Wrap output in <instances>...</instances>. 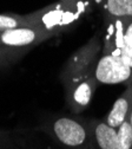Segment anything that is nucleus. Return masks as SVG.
Instances as JSON below:
<instances>
[{"mask_svg": "<svg viewBox=\"0 0 132 149\" xmlns=\"http://www.w3.org/2000/svg\"><path fill=\"white\" fill-rule=\"evenodd\" d=\"M103 51V42L96 34L80 49H78L65 63L60 79L65 90V100L73 114L84 111L91 103L99 85L94 68Z\"/></svg>", "mask_w": 132, "mask_h": 149, "instance_id": "nucleus-1", "label": "nucleus"}, {"mask_svg": "<svg viewBox=\"0 0 132 149\" xmlns=\"http://www.w3.org/2000/svg\"><path fill=\"white\" fill-rule=\"evenodd\" d=\"M48 125L51 135L67 149H90L92 146L88 124L78 118L59 116Z\"/></svg>", "mask_w": 132, "mask_h": 149, "instance_id": "nucleus-2", "label": "nucleus"}, {"mask_svg": "<svg viewBox=\"0 0 132 149\" xmlns=\"http://www.w3.org/2000/svg\"><path fill=\"white\" fill-rule=\"evenodd\" d=\"M105 34L103 36V52L122 56L132 69V19L104 18Z\"/></svg>", "mask_w": 132, "mask_h": 149, "instance_id": "nucleus-3", "label": "nucleus"}, {"mask_svg": "<svg viewBox=\"0 0 132 149\" xmlns=\"http://www.w3.org/2000/svg\"><path fill=\"white\" fill-rule=\"evenodd\" d=\"M98 84H132V69L122 56L103 52L94 68Z\"/></svg>", "mask_w": 132, "mask_h": 149, "instance_id": "nucleus-4", "label": "nucleus"}, {"mask_svg": "<svg viewBox=\"0 0 132 149\" xmlns=\"http://www.w3.org/2000/svg\"><path fill=\"white\" fill-rule=\"evenodd\" d=\"M52 37L39 27L23 26L0 33V47L17 52L26 51Z\"/></svg>", "mask_w": 132, "mask_h": 149, "instance_id": "nucleus-5", "label": "nucleus"}, {"mask_svg": "<svg viewBox=\"0 0 132 149\" xmlns=\"http://www.w3.org/2000/svg\"><path fill=\"white\" fill-rule=\"evenodd\" d=\"M91 142L97 149H117L118 129L107 124L106 121L93 120L88 123Z\"/></svg>", "mask_w": 132, "mask_h": 149, "instance_id": "nucleus-6", "label": "nucleus"}, {"mask_svg": "<svg viewBox=\"0 0 132 149\" xmlns=\"http://www.w3.org/2000/svg\"><path fill=\"white\" fill-rule=\"evenodd\" d=\"M58 3L71 31L79 25L85 17L90 15L96 7L94 0H58Z\"/></svg>", "mask_w": 132, "mask_h": 149, "instance_id": "nucleus-7", "label": "nucleus"}, {"mask_svg": "<svg viewBox=\"0 0 132 149\" xmlns=\"http://www.w3.org/2000/svg\"><path fill=\"white\" fill-rule=\"evenodd\" d=\"M132 110V84H127V88L120 95V97L113 103L112 109L106 117L107 124L113 128H119L122 123L129 118Z\"/></svg>", "mask_w": 132, "mask_h": 149, "instance_id": "nucleus-8", "label": "nucleus"}, {"mask_svg": "<svg viewBox=\"0 0 132 149\" xmlns=\"http://www.w3.org/2000/svg\"><path fill=\"white\" fill-rule=\"evenodd\" d=\"M104 18L132 19V0H94Z\"/></svg>", "mask_w": 132, "mask_h": 149, "instance_id": "nucleus-9", "label": "nucleus"}, {"mask_svg": "<svg viewBox=\"0 0 132 149\" xmlns=\"http://www.w3.org/2000/svg\"><path fill=\"white\" fill-rule=\"evenodd\" d=\"M23 26H28L27 14L25 15L15 14V13L0 14V33Z\"/></svg>", "mask_w": 132, "mask_h": 149, "instance_id": "nucleus-10", "label": "nucleus"}, {"mask_svg": "<svg viewBox=\"0 0 132 149\" xmlns=\"http://www.w3.org/2000/svg\"><path fill=\"white\" fill-rule=\"evenodd\" d=\"M117 149H132V125L126 118L118 128Z\"/></svg>", "mask_w": 132, "mask_h": 149, "instance_id": "nucleus-11", "label": "nucleus"}, {"mask_svg": "<svg viewBox=\"0 0 132 149\" xmlns=\"http://www.w3.org/2000/svg\"><path fill=\"white\" fill-rule=\"evenodd\" d=\"M19 53H20V52H17V51H13V50L0 47V66L10 64L13 59H15V58L19 57Z\"/></svg>", "mask_w": 132, "mask_h": 149, "instance_id": "nucleus-12", "label": "nucleus"}, {"mask_svg": "<svg viewBox=\"0 0 132 149\" xmlns=\"http://www.w3.org/2000/svg\"><path fill=\"white\" fill-rule=\"evenodd\" d=\"M129 121H130V123H131V125H132V110H131L130 116H129Z\"/></svg>", "mask_w": 132, "mask_h": 149, "instance_id": "nucleus-13", "label": "nucleus"}]
</instances>
